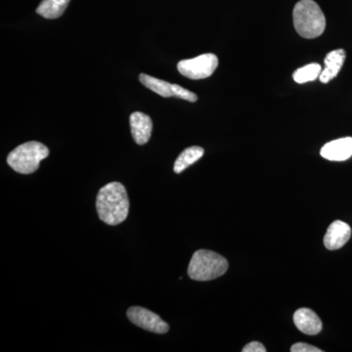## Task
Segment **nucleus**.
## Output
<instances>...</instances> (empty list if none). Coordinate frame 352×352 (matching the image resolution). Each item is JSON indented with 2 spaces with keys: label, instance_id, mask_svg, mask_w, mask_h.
Segmentation results:
<instances>
[{
  "label": "nucleus",
  "instance_id": "nucleus-1",
  "mask_svg": "<svg viewBox=\"0 0 352 352\" xmlns=\"http://www.w3.org/2000/svg\"><path fill=\"white\" fill-rule=\"evenodd\" d=\"M99 219L108 226H118L127 219L129 199L126 187L120 182H111L99 190L96 200Z\"/></svg>",
  "mask_w": 352,
  "mask_h": 352
},
{
  "label": "nucleus",
  "instance_id": "nucleus-2",
  "mask_svg": "<svg viewBox=\"0 0 352 352\" xmlns=\"http://www.w3.org/2000/svg\"><path fill=\"white\" fill-rule=\"evenodd\" d=\"M296 31L305 38H316L326 29V18L320 7L314 0H300L293 11Z\"/></svg>",
  "mask_w": 352,
  "mask_h": 352
},
{
  "label": "nucleus",
  "instance_id": "nucleus-3",
  "mask_svg": "<svg viewBox=\"0 0 352 352\" xmlns=\"http://www.w3.org/2000/svg\"><path fill=\"white\" fill-rule=\"evenodd\" d=\"M228 261L223 256L208 250H199L192 256L188 275L195 281H210L226 274Z\"/></svg>",
  "mask_w": 352,
  "mask_h": 352
},
{
  "label": "nucleus",
  "instance_id": "nucleus-4",
  "mask_svg": "<svg viewBox=\"0 0 352 352\" xmlns=\"http://www.w3.org/2000/svg\"><path fill=\"white\" fill-rule=\"evenodd\" d=\"M50 150L43 143L30 141L9 153L7 164L22 175H31L38 170L39 164L48 157Z\"/></svg>",
  "mask_w": 352,
  "mask_h": 352
},
{
  "label": "nucleus",
  "instance_id": "nucleus-5",
  "mask_svg": "<svg viewBox=\"0 0 352 352\" xmlns=\"http://www.w3.org/2000/svg\"><path fill=\"white\" fill-rule=\"evenodd\" d=\"M219 67V58L212 53L200 55L193 59L182 60L177 64V69L190 80H204L214 73Z\"/></svg>",
  "mask_w": 352,
  "mask_h": 352
},
{
  "label": "nucleus",
  "instance_id": "nucleus-6",
  "mask_svg": "<svg viewBox=\"0 0 352 352\" xmlns=\"http://www.w3.org/2000/svg\"><path fill=\"white\" fill-rule=\"evenodd\" d=\"M127 318L139 328L148 332L166 333L170 330V326L159 315L139 307H132L127 310Z\"/></svg>",
  "mask_w": 352,
  "mask_h": 352
},
{
  "label": "nucleus",
  "instance_id": "nucleus-7",
  "mask_svg": "<svg viewBox=\"0 0 352 352\" xmlns=\"http://www.w3.org/2000/svg\"><path fill=\"white\" fill-rule=\"evenodd\" d=\"M351 228L346 222L336 220L329 226L325 237H324V245L330 251H335L344 247L351 239Z\"/></svg>",
  "mask_w": 352,
  "mask_h": 352
},
{
  "label": "nucleus",
  "instance_id": "nucleus-8",
  "mask_svg": "<svg viewBox=\"0 0 352 352\" xmlns=\"http://www.w3.org/2000/svg\"><path fill=\"white\" fill-rule=\"evenodd\" d=\"M321 156L328 161L344 162L352 157V138L331 141L322 147Z\"/></svg>",
  "mask_w": 352,
  "mask_h": 352
},
{
  "label": "nucleus",
  "instance_id": "nucleus-9",
  "mask_svg": "<svg viewBox=\"0 0 352 352\" xmlns=\"http://www.w3.org/2000/svg\"><path fill=\"white\" fill-rule=\"evenodd\" d=\"M131 129L132 138L138 145L148 143L152 135L153 122L149 116L144 113L134 112L131 113Z\"/></svg>",
  "mask_w": 352,
  "mask_h": 352
},
{
  "label": "nucleus",
  "instance_id": "nucleus-10",
  "mask_svg": "<svg viewBox=\"0 0 352 352\" xmlns=\"http://www.w3.org/2000/svg\"><path fill=\"white\" fill-rule=\"evenodd\" d=\"M294 322L300 332L314 336L321 332L322 321L318 315L309 308H300L294 314Z\"/></svg>",
  "mask_w": 352,
  "mask_h": 352
},
{
  "label": "nucleus",
  "instance_id": "nucleus-11",
  "mask_svg": "<svg viewBox=\"0 0 352 352\" xmlns=\"http://www.w3.org/2000/svg\"><path fill=\"white\" fill-rule=\"evenodd\" d=\"M346 51L344 50H333L326 55L325 60H324L325 69L322 71L321 75L319 76V80L322 83H328L339 75L340 71L346 61Z\"/></svg>",
  "mask_w": 352,
  "mask_h": 352
},
{
  "label": "nucleus",
  "instance_id": "nucleus-12",
  "mask_svg": "<svg viewBox=\"0 0 352 352\" xmlns=\"http://www.w3.org/2000/svg\"><path fill=\"white\" fill-rule=\"evenodd\" d=\"M71 0H43L36 8V13L45 19H57L61 17Z\"/></svg>",
  "mask_w": 352,
  "mask_h": 352
},
{
  "label": "nucleus",
  "instance_id": "nucleus-13",
  "mask_svg": "<svg viewBox=\"0 0 352 352\" xmlns=\"http://www.w3.org/2000/svg\"><path fill=\"white\" fill-rule=\"evenodd\" d=\"M204 153L205 151H204L203 148L199 147V146L187 148L176 159L173 170L177 175L178 173H182L183 170H186L191 164H195L197 161H199L203 157Z\"/></svg>",
  "mask_w": 352,
  "mask_h": 352
},
{
  "label": "nucleus",
  "instance_id": "nucleus-14",
  "mask_svg": "<svg viewBox=\"0 0 352 352\" xmlns=\"http://www.w3.org/2000/svg\"><path fill=\"white\" fill-rule=\"evenodd\" d=\"M139 80L144 87L149 88L150 90L154 91L155 94H159L160 96L164 97V98L173 97V83L159 80V78L145 75V74H141L139 76Z\"/></svg>",
  "mask_w": 352,
  "mask_h": 352
},
{
  "label": "nucleus",
  "instance_id": "nucleus-15",
  "mask_svg": "<svg viewBox=\"0 0 352 352\" xmlns=\"http://www.w3.org/2000/svg\"><path fill=\"white\" fill-rule=\"evenodd\" d=\"M321 73V65L318 63L308 64L302 68L296 69L293 74V78L296 82L302 85V83L314 82L320 76Z\"/></svg>",
  "mask_w": 352,
  "mask_h": 352
},
{
  "label": "nucleus",
  "instance_id": "nucleus-16",
  "mask_svg": "<svg viewBox=\"0 0 352 352\" xmlns=\"http://www.w3.org/2000/svg\"><path fill=\"white\" fill-rule=\"evenodd\" d=\"M173 97L183 99L189 102H196L198 100V96L193 92L189 91L186 88H183L178 85H173Z\"/></svg>",
  "mask_w": 352,
  "mask_h": 352
},
{
  "label": "nucleus",
  "instance_id": "nucleus-17",
  "mask_svg": "<svg viewBox=\"0 0 352 352\" xmlns=\"http://www.w3.org/2000/svg\"><path fill=\"white\" fill-rule=\"evenodd\" d=\"M292 352H322L320 349L305 344V342H298L291 347Z\"/></svg>",
  "mask_w": 352,
  "mask_h": 352
},
{
  "label": "nucleus",
  "instance_id": "nucleus-18",
  "mask_svg": "<svg viewBox=\"0 0 352 352\" xmlns=\"http://www.w3.org/2000/svg\"><path fill=\"white\" fill-rule=\"evenodd\" d=\"M243 352H266L263 344L258 342H252L242 349Z\"/></svg>",
  "mask_w": 352,
  "mask_h": 352
}]
</instances>
